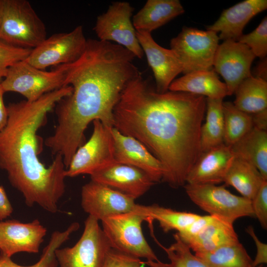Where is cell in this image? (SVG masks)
Here are the masks:
<instances>
[{
    "instance_id": "d4e9b609",
    "label": "cell",
    "mask_w": 267,
    "mask_h": 267,
    "mask_svg": "<svg viewBox=\"0 0 267 267\" xmlns=\"http://www.w3.org/2000/svg\"><path fill=\"white\" fill-rule=\"evenodd\" d=\"M265 180H267L253 165L234 157L223 182L233 187L242 196L252 200Z\"/></svg>"
},
{
    "instance_id": "e0dca14e",
    "label": "cell",
    "mask_w": 267,
    "mask_h": 267,
    "mask_svg": "<svg viewBox=\"0 0 267 267\" xmlns=\"http://www.w3.org/2000/svg\"><path fill=\"white\" fill-rule=\"evenodd\" d=\"M136 35L153 71L156 91L160 93L167 91L175 77L182 73L181 63L171 49L159 45L151 33L136 31Z\"/></svg>"
},
{
    "instance_id": "d6986e66",
    "label": "cell",
    "mask_w": 267,
    "mask_h": 267,
    "mask_svg": "<svg viewBox=\"0 0 267 267\" xmlns=\"http://www.w3.org/2000/svg\"><path fill=\"white\" fill-rule=\"evenodd\" d=\"M234 158L230 146L224 143L202 152L188 173L186 183L217 185L223 182Z\"/></svg>"
},
{
    "instance_id": "8fae6325",
    "label": "cell",
    "mask_w": 267,
    "mask_h": 267,
    "mask_svg": "<svg viewBox=\"0 0 267 267\" xmlns=\"http://www.w3.org/2000/svg\"><path fill=\"white\" fill-rule=\"evenodd\" d=\"M134 8L127 1H115L98 15L93 30L99 40L115 42L141 59L143 51L131 21Z\"/></svg>"
},
{
    "instance_id": "8d00e7d4",
    "label": "cell",
    "mask_w": 267,
    "mask_h": 267,
    "mask_svg": "<svg viewBox=\"0 0 267 267\" xmlns=\"http://www.w3.org/2000/svg\"><path fill=\"white\" fill-rule=\"evenodd\" d=\"M213 216L210 215L200 216L184 230L177 232L180 238L186 242L199 233L212 221Z\"/></svg>"
},
{
    "instance_id": "f546056e",
    "label": "cell",
    "mask_w": 267,
    "mask_h": 267,
    "mask_svg": "<svg viewBox=\"0 0 267 267\" xmlns=\"http://www.w3.org/2000/svg\"><path fill=\"white\" fill-rule=\"evenodd\" d=\"M223 143L231 146L253 127L251 114L237 108L231 102H223Z\"/></svg>"
},
{
    "instance_id": "3957f363",
    "label": "cell",
    "mask_w": 267,
    "mask_h": 267,
    "mask_svg": "<svg viewBox=\"0 0 267 267\" xmlns=\"http://www.w3.org/2000/svg\"><path fill=\"white\" fill-rule=\"evenodd\" d=\"M72 91L71 86H64L33 102L9 104L7 123L0 133V169L6 171L28 206L37 204L52 214L58 212L65 192L66 168L60 154L47 167L41 162L42 139L37 133L45 125L48 113Z\"/></svg>"
},
{
    "instance_id": "836d02e7",
    "label": "cell",
    "mask_w": 267,
    "mask_h": 267,
    "mask_svg": "<svg viewBox=\"0 0 267 267\" xmlns=\"http://www.w3.org/2000/svg\"><path fill=\"white\" fill-rule=\"evenodd\" d=\"M32 50L0 42V82L6 76L8 69L15 63L25 60Z\"/></svg>"
},
{
    "instance_id": "5bb4252c",
    "label": "cell",
    "mask_w": 267,
    "mask_h": 267,
    "mask_svg": "<svg viewBox=\"0 0 267 267\" xmlns=\"http://www.w3.org/2000/svg\"><path fill=\"white\" fill-rule=\"evenodd\" d=\"M133 197L103 184L90 180L81 190L84 211L98 221L105 218L133 211L137 204Z\"/></svg>"
},
{
    "instance_id": "e575fe53",
    "label": "cell",
    "mask_w": 267,
    "mask_h": 267,
    "mask_svg": "<svg viewBox=\"0 0 267 267\" xmlns=\"http://www.w3.org/2000/svg\"><path fill=\"white\" fill-rule=\"evenodd\" d=\"M139 258L126 254L113 248L108 252L103 267H142Z\"/></svg>"
},
{
    "instance_id": "60d3db41",
    "label": "cell",
    "mask_w": 267,
    "mask_h": 267,
    "mask_svg": "<svg viewBox=\"0 0 267 267\" xmlns=\"http://www.w3.org/2000/svg\"><path fill=\"white\" fill-rule=\"evenodd\" d=\"M3 91L0 82V133L5 127L8 121V112L7 106L3 101Z\"/></svg>"
},
{
    "instance_id": "d590c367",
    "label": "cell",
    "mask_w": 267,
    "mask_h": 267,
    "mask_svg": "<svg viewBox=\"0 0 267 267\" xmlns=\"http://www.w3.org/2000/svg\"><path fill=\"white\" fill-rule=\"evenodd\" d=\"M255 215L262 227L267 228V180H265L257 194L251 200Z\"/></svg>"
},
{
    "instance_id": "cb8c5ba5",
    "label": "cell",
    "mask_w": 267,
    "mask_h": 267,
    "mask_svg": "<svg viewBox=\"0 0 267 267\" xmlns=\"http://www.w3.org/2000/svg\"><path fill=\"white\" fill-rule=\"evenodd\" d=\"M234 157L253 165L267 180V132L253 127L230 146Z\"/></svg>"
},
{
    "instance_id": "484cf974",
    "label": "cell",
    "mask_w": 267,
    "mask_h": 267,
    "mask_svg": "<svg viewBox=\"0 0 267 267\" xmlns=\"http://www.w3.org/2000/svg\"><path fill=\"white\" fill-rule=\"evenodd\" d=\"M233 103L238 109L252 114L267 109V82L253 76L244 79L237 87Z\"/></svg>"
},
{
    "instance_id": "7bdbcfd3",
    "label": "cell",
    "mask_w": 267,
    "mask_h": 267,
    "mask_svg": "<svg viewBox=\"0 0 267 267\" xmlns=\"http://www.w3.org/2000/svg\"><path fill=\"white\" fill-rule=\"evenodd\" d=\"M2 8H3V0H0V27L1 20H2Z\"/></svg>"
},
{
    "instance_id": "ba28073f",
    "label": "cell",
    "mask_w": 267,
    "mask_h": 267,
    "mask_svg": "<svg viewBox=\"0 0 267 267\" xmlns=\"http://www.w3.org/2000/svg\"><path fill=\"white\" fill-rule=\"evenodd\" d=\"M219 41L215 32L184 26L177 36L171 40L170 46L182 64V73L185 74L213 69Z\"/></svg>"
},
{
    "instance_id": "603a6c76",
    "label": "cell",
    "mask_w": 267,
    "mask_h": 267,
    "mask_svg": "<svg viewBox=\"0 0 267 267\" xmlns=\"http://www.w3.org/2000/svg\"><path fill=\"white\" fill-rule=\"evenodd\" d=\"M238 242L233 224L213 216L212 221L199 233L184 243L195 253L211 251Z\"/></svg>"
},
{
    "instance_id": "ffe728a7",
    "label": "cell",
    "mask_w": 267,
    "mask_h": 267,
    "mask_svg": "<svg viewBox=\"0 0 267 267\" xmlns=\"http://www.w3.org/2000/svg\"><path fill=\"white\" fill-rule=\"evenodd\" d=\"M267 8V0H245L222 11L218 19L206 26L218 33L219 40L237 41L249 21Z\"/></svg>"
},
{
    "instance_id": "f35d334b",
    "label": "cell",
    "mask_w": 267,
    "mask_h": 267,
    "mask_svg": "<svg viewBox=\"0 0 267 267\" xmlns=\"http://www.w3.org/2000/svg\"><path fill=\"white\" fill-rule=\"evenodd\" d=\"M13 208L4 188L0 185V220L2 221L10 216Z\"/></svg>"
},
{
    "instance_id": "9a60e30c",
    "label": "cell",
    "mask_w": 267,
    "mask_h": 267,
    "mask_svg": "<svg viewBox=\"0 0 267 267\" xmlns=\"http://www.w3.org/2000/svg\"><path fill=\"white\" fill-rule=\"evenodd\" d=\"M46 232L38 219L27 223L16 220L0 221V254L11 258L20 252L38 253Z\"/></svg>"
},
{
    "instance_id": "ac0fdd59",
    "label": "cell",
    "mask_w": 267,
    "mask_h": 267,
    "mask_svg": "<svg viewBox=\"0 0 267 267\" xmlns=\"http://www.w3.org/2000/svg\"><path fill=\"white\" fill-rule=\"evenodd\" d=\"M114 157L116 162L135 167L146 173L155 183L162 180L161 163L139 141L123 134L112 127Z\"/></svg>"
},
{
    "instance_id": "83f0119b",
    "label": "cell",
    "mask_w": 267,
    "mask_h": 267,
    "mask_svg": "<svg viewBox=\"0 0 267 267\" xmlns=\"http://www.w3.org/2000/svg\"><path fill=\"white\" fill-rule=\"evenodd\" d=\"M223 99L206 98V117L200 131L201 153L223 143Z\"/></svg>"
},
{
    "instance_id": "4316f807",
    "label": "cell",
    "mask_w": 267,
    "mask_h": 267,
    "mask_svg": "<svg viewBox=\"0 0 267 267\" xmlns=\"http://www.w3.org/2000/svg\"><path fill=\"white\" fill-rule=\"evenodd\" d=\"M134 210L144 216L146 221H157L166 233L174 230L180 232L200 216L196 214L178 211L157 204H136Z\"/></svg>"
},
{
    "instance_id": "4fadbf2b",
    "label": "cell",
    "mask_w": 267,
    "mask_h": 267,
    "mask_svg": "<svg viewBox=\"0 0 267 267\" xmlns=\"http://www.w3.org/2000/svg\"><path fill=\"white\" fill-rule=\"evenodd\" d=\"M255 58L247 45L237 41H224L219 45L213 69L224 79L228 95L234 93L239 85L252 75L251 67Z\"/></svg>"
},
{
    "instance_id": "b9f144b4",
    "label": "cell",
    "mask_w": 267,
    "mask_h": 267,
    "mask_svg": "<svg viewBox=\"0 0 267 267\" xmlns=\"http://www.w3.org/2000/svg\"><path fill=\"white\" fill-rule=\"evenodd\" d=\"M254 77L267 82V58L261 59L254 69Z\"/></svg>"
},
{
    "instance_id": "8992f818",
    "label": "cell",
    "mask_w": 267,
    "mask_h": 267,
    "mask_svg": "<svg viewBox=\"0 0 267 267\" xmlns=\"http://www.w3.org/2000/svg\"><path fill=\"white\" fill-rule=\"evenodd\" d=\"M50 71L37 68L25 60L18 62L7 70L0 82L4 92H17L33 102L43 95L64 86V73L58 65Z\"/></svg>"
},
{
    "instance_id": "7402d4cb",
    "label": "cell",
    "mask_w": 267,
    "mask_h": 267,
    "mask_svg": "<svg viewBox=\"0 0 267 267\" xmlns=\"http://www.w3.org/2000/svg\"><path fill=\"white\" fill-rule=\"evenodd\" d=\"M184 12L179 0H148L132 23L136 31L151 33Z\"/></svg>"
},
{
    "instance_id": "2e32d148",
    "label": "cell",
    "mask_w": 267,
    "mask_h": 267,
    "mask_svg": "<svg viewBox=\"0 0 267 267\" xmlns=\"http://www.w3.org/2000/svg\"><path fill=\"white\" fill-rule=\"evenodd\" d=\"M91 180L105 185L136 199L156 183L142 170L127 164L114 162L94 172Z\"/></svg>"
},
{
    "instance_id": "4dcf8cb0",
    "label": "cell",
    "mask_w": 267,
    "mask_h": 267,
    "mask_svg": "<svg viewBox=\"0 0 267 267\" xmlns=\"http://www.w3.org/2000/svg\"><path fill=\"white\" fill-rule=\"evenodd\" d=\"M79 227V223L74 222L63 231H54L48 244L44 248L40 260L36 263L31 266H21L12 261L11 258L0 254V267H58L55 250L68 240L71 234Z\"/></svg>"
},
{
    "instance_id": "d6a6232c",
    "label": "cell",
    "mask_w": 267,
    "mask_h": 267,
    "mask_svg": "<svg viewBox=\"0 0 267 267\" xmlns=\"http://www.w3.org/2000/svg\"><path fill=\"white\" fill-rule=\"evenodd\" d=\"M247 45L256 57L260 59L267 55V17L265 16L252 32L242 34L237 41Z\"/></svg>"
},
{
    "instance_id": "44dd1931",
    "label": "cell",
    "mask_w": 267,
    "mask_h": 267,
    "mask_svg": "<svg viewBox=\"0 0 267 267\" xmlns=\"http://www.w3.org/2000/svg\"><path fill=\"white\" fill-rule=\"evenodd\" d=\"M168 90L187 92L213 99H223L228 95L225 84L220 81L213 69L184 74L181 77L174 80Z\"/></svg>"
},
{
    "instance_id": "f1b7e54d",
    "label": "cell",
    "mask_w": 267,
    "mask_h": 267,
    "mask_svg": "<svg viewBox=\"0 0 267 267\" xmlns=\"http://www.w3.org/2000/svg\"><path fill=\"white\" fill-rule=\"evenodd\" d=\"M195 255L209 267H253L252 260L240 242Z\"/></svg>"
},
{
    "instance_id": "ab89813d",
    "label": "cell",
    "mask_w": 267,
    "mask_h": 267,
    "mask_svg": "<svg viewBox=\"0 0 267 267\" xmlns=\"http://www.w3.org/2000/svg\"><path fill=\"white\" fill-rule=\"evenodd\" d=\"M251 115L252 118L254 127L267 131V109Z\"/></svg>"
},
{
    "instance_id": "9c48e42d",
    "label": "cell",
    "mask_w": 267,
    "mask_h": 267,
    "mask_svg": "<svg viewBox=\"0 0 267 267\" xmlns=\"http://www.w3.org/2000/svg\"><path fill=\"white\" fill-rule=\"evenodd\" d=\"M98 222L89 216L77 243L71 247L55 250L58 267H103L111 247Z\"/></svg>"
},
{
    "instance_id": "52a82bcc",
    "label": "cell",
    "mask_w": 267,
    "mask_h": 267,
    "mask_svg": "<svg viewBox=\"0 0 267 267\" xmlns=\"http://www.w3.org/2000/svg\"><path fill=\"white\" fill-rule=\"evenodd\" d=\"M183 186L190 199L210 216L233 224L239 218L255 217L251 200L232 194L224 186L186 183Z\"/></svg>"
},
{
    "instance_id": "30bf717a",
    "label": "cell",
    "mask_w": 267,
    "mask_h": 267,
    "mask_svg": "<svg viewBox=\"0 0 267 267\" xmlns=\"http://www.w3.org/2000/svg\"><path fill=\"white\" fill-rule=\"evenodd\" d=\"M87 41L83 27L79 25L70 32L56 33L46 38L32 50L25 61L42 70L71 63L83 53Z\"/></svg>"
},
{
    "instance_id": "277c9868",
    "label": "cell",
    "mask_w": 267,
    "mask_h": 267,
    "mask_svg": "<svg viewBox=\"0 0 267 267\" xmlns=\"http://www.w3.org/2000/svg\"><path fill=\"white\" fill-rule=\"evenodd\" d=\"M46 38V27L27 0H3L0 42L33 49Z\"/></svg>"
},
{
    "instance_id": "7c38bea8",
    "label": "cell",
    "mask_w": 267,
    "mask_h": 267,
    "mask_svg": "<svg viewBox=\"0 0 267 267\" xmlns=\"http://www.w3.org/2000/svg\"><path fill=\"white\" fill-rule=\"evenodd\" d=\"M93 129L89 140L73 155L65 170L66 177L91 174L115 162L111 128L99 120L92 122Z\"/></svg>"
},
{
    "instance_id": "7a4b0ae2",
    "label": "cell",
    "mask_w": 267,
    "mask_h": 267,
    "mask_svg": "<svg viewBox=\"0 0 267 267\" xmlns=\"http://www.w3.org/2000/svg\"><path fill=\"white\" fill-rule=\"evenodd\" d=\"M135 57L120 45L90 39L80 58L59 65L64 86H71L72 91L56 104L57 124L44 144L53 154L62 156L65 166L84 144L90 122L98 120L113 127V110L122 92L141 73L133 63Z\"/></svg>"
},
{
    "instance_id": "ee69618b",
    "label": "cell",
    "mask_w": 267,
    "mask_h": 267,
    "mask_svg": "<svg viewBox=\"0 0 267 267\" xmlns=\"http://www.w3.org/2000/svg\"><path fill=\"white\" fill-rule=\"evenodd\" d=\"M263 267V266H262V265H259V266H257V267Z\"/></svg>"
},
{
    "instance_id": "6da1fadb",
    "label": "cell",
    "mask_w": 267,
    "mask_h": 267,
    "mask_svg": "<svg viewBox=\"0 0 267 267\" xmlns=\"http://www.w3.org/2000/svg\"><path fill=\"white\" fill-rule=\"evenodd\" d=\"M206 98L184 92L156 91L142 73L123 89L113 112V127L141 142L162 164V181L186 184L201 154L200 131Z\"/></svg>"
},
{
    "instance_id": "74e56055",
    "label": "cell",
    "mask_w": 267,
    "mask_h": 267,
    "mask_svg": "<svg viewBox=\"0 0 267 267\" xmlns=\"http://www.w3.org/2000/svg\"><path fill=\"white\" fill-rule=\"evenodd\" d=\"M246 231L254 241L256 247V255L254 260L253 261V267L267 264V244L262 242L258 238L252 226L249 225L246 228Z\"/></svg>"
},
{
    "instance_id": "5b68a950",
    "label": "cell",
    "mask_w": 267,
    "mask_h": 267,
    "mask_svg": "<svg viewBox=\"0 0 267 267\" xmlns=\"http://www.w3.org/2000/svg\"><path fill=\"white\" fill-rule=\"evenodd\" d=\"M144 221L146 218L135 210L101 221L102 229L112 248L146 261H157L143 235L141 226Z\"/></svg>"
},
{
    "instance_id": "1f68e13d",
    "label": "cell",
    "mask_w": 267,
    "mask_h": 267,
    "mask_svg": "<svg viewBox=\"0 0 267 267\" xmlns=\"http://www.w3.org/2000/svg\"><path fill=\"white\" fill-rule=\"evenodd\" d=\"M175 242L166 247L159 243L170 260L165 263L157 261L143 262L150 267H209L203 261L191 252V249L179 237L177 233L173 235Z\"/></svg>"
}]
</instances>
